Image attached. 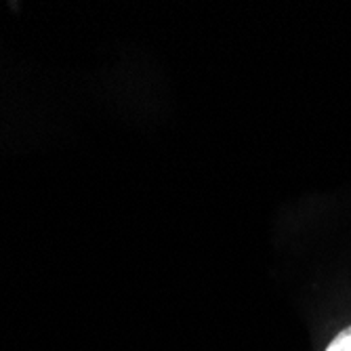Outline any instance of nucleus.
<instances>
[{
    "label": "nucleus",
    "instance_id": "nucleus-1",
    "mask_svg": "<svg viewBox=\"0 0 351 351\" xmlns=\"http://www.w3.org/2000/svg\"><path fill=\"white\" fill-rule=\"evenodd\" d=\"M326 351H351V326H347L345 330H341L332 343L326 347Z\"/></svg>",
    "mask_w": 351,
    "mask_h": 351
}]
</instances>
